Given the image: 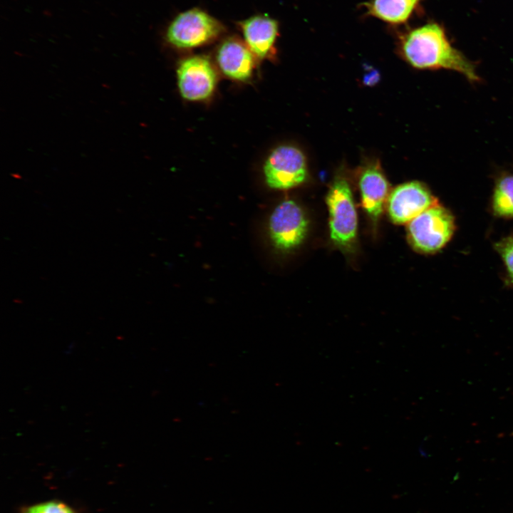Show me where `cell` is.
Listing matches in <instances>:
<instances>
[{
  "mask_svg": "<svg viewBox=\"0 0 513 513\" xmlns=\"http://www.w3.org/2000/svg\"><path fill=\"white\" fill-rule=\"evenodd\" d=\"M400 43L403 56L415 68H445L472 82L480 79L474 64L451 45L445 30L437 23L409 30L400 36Z\"/></svg>",
  "mask_w": 513,
  "mask_h": 513,
  "instance_id": "cell-1",
  "label": "cell"
},
{
  "mask_svg": "<svg viewBox=\"0 0 513 513\" xmlns=\"http://www.w3.org/2000/svg\"><path fill=\"white\" fill-rule=\"evenodd\" d=\"M437 204V200L425 185L413 181L397 186L388 196L387 207L394 223L404 224Z\"/></svg>",
  "mask_w": 513,
  "mask_h": 513,
  "instance_id": "cell-8",
  "label": "cell"
},
{
  "mask_svg": "<svg viewBox=\"0 0 513 513\" xmlns=\"http://www.w3.org/2000/svg\"><path fill=\"white\" fill-rule=\"evenodd\" d=\"M19 513H78L68 504L52 499L21 507Z\"/></svg>",
  "mask_w": 513,
  "mask_h": 513,
  "instance_id": "cell-14",
  "label": "cell"
},
{
  "mask_svg": "<svg viewBox=\"0 0 513 513\" xmlns=\"http://www.w3.org/2000/svg\"><path fill=\"white\" fill-rule=\"evenodd\" d=\"M421 0H370L364 4L368 15L391 24L406 22Z\"/></svg>",
  "mask_w": 513,
  "mask_h": 513,
  "instance_id": "cell-12",
  "label": "cell"
},
{
  "mask_svg": "<svg viewBox=\"0 0 513 513\" xmlns=\"http://www.w3.org/2000/svg\"><path fill=\"white\" fill-rule=\"evenodd\" d=\"M493 209L497 216L513 217V175L501 177L493 196Z\"/></svg>",
  "mask_w": 513,
  "mask_h": 513,
  "instance_id": "cell-13",
  "label": "cell"
},
{
  "mask_svg": "<svg viewBox=\"0 0 513 513\" xmlns=\"http://www.w3.org/2000/svg\"><path fill=\"white\" fill-rule=\"evenodd\" d=\"M307 230L306 217L294 200L282 201L269 216V240L274 248L279 252H288L298 247L305 239Z\"/></svg>",
  "mask_w": 513,
  "mask_h": 513,
  "instance_id": "cell-5",
  "label": "cell"
},
{
  "mask_svg": "<svg viewBox=\"0 0 513 513\" xmlns=\"http://www.w3.org/2000/svg\"><path fill=\"white\" fill-rule=\"evenodd\" d=\"M496 249L506 265L509 277L513 280V237L500 241L496 244Z\"/></svg>",
  "mask_w": 513,
  "mask_h": 513,
  "instance_id": "cell-15",
  "label": "cell"
},
{
  "mask_svg": "<svg viewBox=\"0 0 513 513\" xmlns=\"http://www.w3.org/2000/svg\"><path fill=\"white\" fill-rule=\"evenodd\" d=\"M359 187L363 207L372 220L377 221L390 195L388 182L378 165H371L363 169Z\"/></svg>",
  "mask_w": 513,
  "mask_h": 513,
  "instance_id": "cell-10",
  "label": "cell"
},
{
  "mask_svg": "<svg viewBox=\"0 0 513 513\" xmlns=\"http://www.w3.org/2000/svg\"><path fill=\"white\" fill-rule=\"evenodd\" d=\"M331 241L341 249L353 247L357 234V214L348 182L342 177L332 183L326 196Z\"/></svg>",
  "mask_w": 513,
  "mask_h": 513,
  "instance_id": "cell-2",
  "label": "cell"
},
{
  "mask_svg": "<svg viewBox=\"0 0 513 513\" xmlns=\"http://www.w3.org/2000/svg\"><path fill=\"white\" fill-rule=\"evenodd\" d=\"M254 55L245 42L230 37L219 46L217 61L221 71L229 78L246 81L252 75Z\"/></svg>",
  "mask_w": 513,
  "mask_h": 513,
  "instance_id": "cell-9",
  "label": "cell"
},
{
  "mask_svg": "<svg viewBox=\"0 0 513 513\" xmlns=\"http://www.w3.org/2000/svg\"><path fill=\"white\" fill-rule=\"evenodd\" d=\"M264 180L274 190H288L303 183L307 176L305 155L298 147L280 145L273 150L263 166Z\"/></svg>",
  "mask_w": 513,
  "mask_h": 513,
  "instance_id": "cell-6",
  "label": "cell"
},
{
  "mask_svg": "<svg viewBox=\"0 0 513 513\" xmlns=\"http://www.w3.org/2000/svg\"><path fill=\"white\" fill-rule=\"evenodd\" d=\"M222 25L214 17L198 9L177 15L168 26L165 38L179 48L201 46L216 38L222 31Z\"/></svg>",
  "mask_w": 513,
  "mask_h": 513,
  "instance_id": "cell-4",
  "label": "cell"
},
{
  "mask_svg": "<svg viewBox=\"0 0 513 513\" xmlns=\"http://www.w3.org/2000/svg\"><path fill=\"white\" fill-rule=\"evenodd\" d=\"M177 86L181 96L190 101L209 98L217 81V73L210 61L203 56L183 59L177 69Z\"/></svg>",
  "mask_w": 513,
  "mask_h": 513,
  "instance_id": "cell-7",
  "label": "cell"
},
{
  "mask_svg": "<svg viewBox=\"0 0 513 513\" xmlns=\"http://www.w3.org/2000/svg\"><path fill=\"white\" fill-rule=\"evenodd\" d=\"M455 230L451 212L437 204L427 209L408 222V238L415 249L432 253L442 249Z\"/></svg>",
  "mask_w": 513,
  "mask_h": 513,
  "instance_id": "cell-3",
  "label": "cell"
},
{
  "mask_svg": "<svg viewBox=\"0 0 513 513\" xmlns=\"http://www.w3.org/2000/svg\"><path fill=\"white\" fill-rule=\"evenodd\" d=\"M239 25L244 42L254 56L266 58L278 35L277 21L267 16L257 15L241 21Z\"/></svg>",
  "mask_w": 513,
  "mask_h": 513,
  "instance_id": "cell-11",
  "label": "cell"
}]
</instances>
